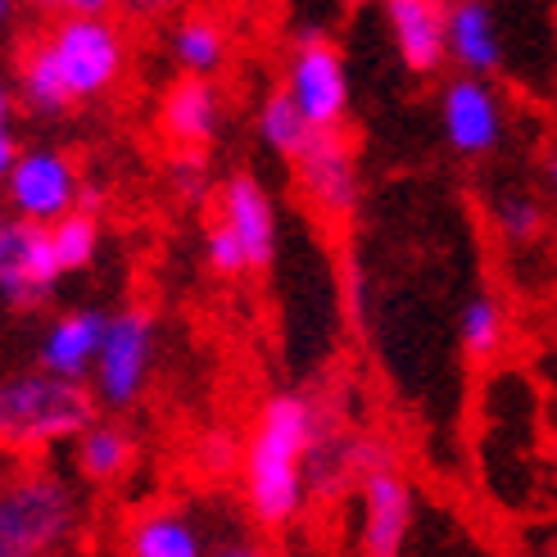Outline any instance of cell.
<instances>
[{
    "instance_id": "7",
    "label": "cell",
    "mask_w": 557,
    "mask_h": 557,
    "mask_svg": "<svg viewBox=\"0 0 557 557\" xmlns=\"http://www.w3.org/2000/svg\"><path fill=\"white\" fill-rule=\"evenodd\" d=\"M0 190H5L10 213L33 218V222H54L82 205V173H77L73 154L54 150V146H33V150L14 154L10 177Z\"/></svg>"
},
{
    "instance_id": "24",
    "label": "cell",
    "mask_w": 557,
    "mask_h": 557,
    "mask_svg": "<svg viewBox=\"0 0 557 557\" xmlns=\"http://www.w3.org/2000/svg\"><path fill=\"white\" fill-rule=\"evenodd\" d=\"M494 222L508 240H535L544 227V209L535 195H504V200L494 205Z\"/></svg>"
},
{
    "instance_id": "19",
    "label": "cell",
    "mask_w": 557,
    "mask_h": 557,
    "mask_svg": "<svg viewBox=\"0 0 557 557\" xmlns=\"http://www.w3.org/2000/svg\"><path fill=\"white\" fill-rule=\"evenodd\" d=\"M18 96H23V104L33 109V114H46V119L64 114V109L73 104V91H69L60 64H54L46 37L23 50V60H18Z\"/></svg>"
},
{
    "instance_id": "12",
    "label": "cell",
    "mask_w": 557,
    "mask_h": 557,
    "mask_svg": "<svg viewBox=\"0 0 557 557\" xmlns=\"http://www.w3.org/2000/svg\"><path fill=\"white\" fill-rule=\"evenodd\" d=\"M218 218L236 232L249 272H268L276 259V205L259 177L236 173L218 190Z\"/></svg>"
},
{
    "instance_id": "23",
    "label": "cell",
    "mask_w": 557,
    "mask_h": 557,
    "mask_svg": "<svg viewBox=\"0 0 557 557\" xmlns=\"http://www.w3.org/2000/svg\"><path fill=\"white\" fill-rule=\"evenodd\" d=\"M50 240H54V255H60L64 276L69 272H87L100 255V218L96 209H69L64 218L50 222Z\"/></svg>"
},
{
    "instance_id": "31",
    "label": "cell",
    "mask_w": 557,
    "mask_h": 557,
    "mask_svg": "<svg viewBox=\"0 0 557 557\" xmlns=\"http://www.w3.org/2000/svg\"><path fill=\"white\" fill-rule=\"evenodd\" d=\"M14 14H18V0H0V33L14 23Z\"/></svg>"
},
{
    "instance_id": "17",
    "label": "cell",
    "mask_w": 557,
    "mask_h": 557,
    "mask_svg": "<svg viewBox=\"0 0 557 557\" xmlns=\"http://www.w3.org/2000/svg\"><path fill=\"white\" fill-rule=\"evenodd\" d=\"M127 548L136 557H205L209 535L190 512H150L132 525Z\"/></svg>"
},
{
    "instance_id": "28",
    "label": "cell",
    "mask_w": 557,
    "mask_h": 557,
    "mask_svg": "<svg viewBox=\"0 0 557 557\" xmlns=\"http://www.w3.org/2000/svg\"><path fill=\"white\" fill-rule=\"evenodd\" d=\"M14 154H18L14 136H10V132H0V186H5V177H10V163H14Z\"/></svg>"
},
{
    "instance_id": "18",
    "label": "cell",
    "mask_w": 557,
    "mask_h": 557,
    "mask_svg": "<svg viewBox=\"0 0 557 557\" xmlns=\"http://www.w3.org/2000/svg\"><path fill=\"white\" fill-rule=\"evenodd\" d=\"M136 458V444L123 426L114 422H87L77 435V471H82V481H91V485H109V481H119L127 476V467Z\"/></svg>"
},
{
    "instance_id": "25",
    "label": "cell",
    "mask_w": 557,
    "mask_h": 557,
    "mask_svg": "<svg viewBox=\"0 0 557 557\" xmlns=\"http://www.w3.org/2000/svg\"><path fill=\"white\" fill-rule=\"evenodd\" d=\"M205 259H209V268H213L218 276H245V272H249L245 249H240L236 232H232L222 218L205 232Z\"/></svg>"
},
{
    "instance_id": "21",
    "label": "cell",
    "mask_w": 557,
    "mask_h": 557,
    "mask_svg": "<svg viewBox=\"0 0 557 557\" xmlns=\"http://www.w3.org/2000/svg\"><path fill=\"white\" fill-rule=\"evenodd\" d=\"M173 60L182 73L213 77L222 64H227V33H222L213 18L190 14L173 27Z\"/></svg>"
},
{
    "instance_id": "8",
    "label": "cell",
    "mask_w": 557,
    "mask_h": 557,
    "mask_svg": "<svg viewBox=\"0 0 557 557\" xmlns=\"http://www.w3.org/2000/svg\"><path fill=\"white\" fill-rule=\"evenodd\" d=\"M286 91L299 100V109L309 114L318 132L345 127L349 119V64L336 41L326 37H304L290 54L286 69Z\"/></svg>"
},
{
    "instance_id": "27",
    "label": "cell",
    "mask_w": 557,
    "mask_h": 557,
    "mask_svg": "<svg viewBox=\"0 0 557 557\" xmlns=\"http://www.w3.org/2000/svg\"><path fill=\"white\" fill-rule=\"evenodd\" d=\"M46 5H54L60 14H104L114 0H46Z\"/></svg>"
},
{
    "instance_id": "22",
    "label": "cell",
    "mask_w": 557,
    "mask_h": 557,
    "mask_svg": "<svg viewBox=\"0 0 557 557\" xmlns=\"http://www.w3.org/2000/svg\"><path fill=\"white\" fill-rule=\"evenodd\" d=\"M504 331H508V318H504V304H498L494 295H471L462 304L458 313V341H462V354L476 358V363H485V358L498 354V345H504Z\"/></svg>"
},
{
    "instance_id": "15",
    "label": "cell",
    "mask_w": 557,
    "mask_h": 557,
    "mask_svg": "<svg viewBox=\"0 0 557 557\" xmlns=\"http://www.w3.org/2000/svg\"><path fill=\"white\" fill-rule=\"evenodd\" d=\"M159 123H163V132H169L182 150H205L218 136V127H222V96H218V87L209 77L186 73L177 87L163 96Z\"/></svg>"
},
{
    "instance_id": "1",
    "label": "cell",
    "mask_w": 557,
    "mask_h": 557,
    "mask_svg": "<svg viewBox=\"0 0 557 557\" xmlns=\"http://www.w3.org/2000/svg\"><path fill=\"white\" fill-rule=\"evenodd\" d=\"M318 444V412L304 395H272L245 449V504L263 531H286L304 508V471Z\"/></svg>"
},
{
    "instance_id": "32",
    "label": "cell",
    "mask_w": 557,
    "mask_h": 557,
    "mask_svg": "<svg viewBox=\"0 0 557 557\" xmlns=\"http://www.w3.org/2000/svg\"><path fill=\"white\" fill-rule=\"evenodd\" d=\"M544 177H548V190H553V200H557V150H553L548 163H544Z\"/></svg>"
},
{
    "instance_id": "30",
    "label": "cell",
    "mask_w": 557,
    "mask_h": 557,
    "mask_svg": "<svg viewBox=\"0 0 557 557\" xmlns=\"http://www.w3.org/2000/svg\"><path fill=\"white\" fill-rule=\"evenodd\" d=\"M10 119H14V100H10V87L0 82V132H10Z\"/></svg>"
},
{
    "instance_id": "26",
    "label": "cell",
    "mask_w": 557,
    "mask_h": 557,
    "mask_svg": "<svg viewBox=\"0 0 557 557\" xmlns=\"http://www.w3.org/2000/svg\"><path fill=\"white\" fill-rule=\"evenodd\" d=\"M169 173H173V186H177V195H186V200H200L205 195V159L200 154H177L173 163H169Z\"/></svg>"
},
{
    "instance_id": "16",
    "label": "cell",
    "mask_w": 557,
    "mask_h": 557,
    "mask_svg": "<svg viewBox=\"0 0 557 557\" xmlns=\"http://www.w3.org/2000/svg\"><path fill=\"white\" fill-rule=\"evenodd\" d=\"M449 60L481 77L504 69V33L490 0H449Z\"/></svg>"
},
{
    "instance_id": "6",
    "label": "cell",
    "mask_w": 557,
    "mask_h": 557,
    "mask_svg": "<svg viewBox=\"0 0 557 557\" xmlns=\"http://www.w3.org/2000/svg\"><path fill=\"white\" fill-rule=\"evenodd\" d=\"M60 276L64 268L54 255L50 222L10 218V209H0V299L10 309H37L60 286Z\"/></svg>"
},
{
    "instance_id": "29",
    "label": "cell",
    "mask_w": 557,
    "mask_h": 557,
    "mask_svg": "<svg viewBox=\"0 0 557 557\" xmlns=\"http://www.w3.org/2000/svg\"><path fill=\"white\" fill-rule=\"evenodd\" d=\"M119 5H123V10H132V14H141V18H146V14H159L163 5H169V0H119Z\"/></svg>"
},
{
    "instance_id": "4",
    "label": "cell",
    "mask_w": 557,
    "mask_h": 557,
    "mask_svg": "<svg viewBox=\"0 0 557 557\" xmlns=\"http://www.w3.org/2000/svg\"><path fill=\"white\" fill-rule=\"evenodd\" d=\"M46 46L69 82L73 104L109 96L127 69V41L104 14H64L50 27Z\"/></svg>"
},
{
    "instance_id": "14",
    "label": "cell",
    "mask_w": 557,
    "mask_h": 557,
    "mask_svg": "<svg viewBox=\"0 0 557 557\" xmlns=\"http://www.w3.org/2000/svg\"><path fill=\"white\" fill-rule=\"evenodd\" d=\"M104 331H109V313L104 309H69V313H60L46 326V336L37 345V368L73 376V381H87L91 368H96V358H100Z\"/></svg>"
},
{
    "instance_id": "2",
    "label": "cell",
    "mask_w": 557,
    "mask_h": 557,
    "mask_svg": "<svg viewBox=\"0 0 557 557\" xmlns=\"http://www.w3.org/2000/svg\"><path fill=\"white\" fill-rule=\"evenodd\" d=\"M96 422V389L60 372H14L0 381V444L18 454H37L50 444L77 440Z\"/></svg>"
},
{
    "instance_id": "20",
    "label": "cell",
    "mask_w": 557,
    "mask_h": 557,
    "mask_svg": "<svg viewBox=\"0 0 557 557\" xmlns=\"http://www.w3.org/2000/svg\"><path fill=\"white\" fill-rule=\"evenodd\" d=\"M259 141L276 154V159H295L304 146H309L313 141V123H309V114H304V109H299V100L282 87V91H272L263 104H259Z\"/></svg>"
},
{
    "instance_id": "10",
    "label": "cell",
    "mask_w": 557,
    "mask_h": 557,
    "mask_svg": "<svg viewBox=\"0 0 557 557\" xmlns=\"http://www.w3.org/2000/svg\"><path fill=\"white\" fill-rule=\"evenodd\" d=\"M295 182L309 195V205L326 218H349L358 209V159L345 127L313 132V141L295 159Z\"/></svg>"
},
{
    "instance_id": "13",
    "label": "cell",
    "mask_w": 557,
    "mask_h": 557,
    "mask_svg": "<svg viewBox=\"0 0 557 557\" xmlns=\"http://www.w3.org/2000/svg\"><path fill=\"white\" fill-rule=\"evenodd\" d=\"M412 490L395 467H376L363 481V535L358 548L372 557H395L408 544L412 531Z\"/></svg>"
},
{
    "instance_id": "3",
    "label": "cell",
    "mask_w": 557,
    "mask_h": 557,
    "mask_svg": "<svg viewBox=\"0 0 557 557\" xmlns=\"http://www.w3.org/2000/svg\"><path fill=\"white\" fill-rule=\"evenodd\" d=\"M77 535V494L64 476L27 467L0 490V557L60 553Z\"/></svg>"
},
{
    "instance_id": "5",
    "label": "cell",
    "mask_w": 557,
    "mask_h": 557,
    "mask_svg": "<svg viewBox=\"0 0 557 557\" xmlns=\"http://www.w3.org/2000/svg\"><path fill=\"white\" fill-rule=\"evenodd\" d=\"M154 368V313L150 309H119L109 313V331L100 358L91 368L96 404L109 412H123L146 395V381Z\"/></svg>"
},
{
    "instance_id": "11",
    "label": "cell",
    "mask_w": 557,
    "mask_h": 557,
    "mask_svg": "<svg viewBox=\"0 0 557 557\" xmlns=\"http://www.w3.org/2000/svg\"><path fill=\"white\" fill-rule=\"evenodd\" d=\"M385 27L408 73L431 77L449 60V5L444 0H385Z\"/></svg>"
},
{
    "instance_id": "34",
    "label": "cell",
    "mask_w": 557,
    "mask_h": 557,
    "mask_svg": "<svg viewBox=\"0 0 557 557\" xmlns=\"http://www.w3.org/2000/svg\"><path fill=\"white\" fill-rule=\"evenodd\" d=\"M33 5H46V0H33Z\"/></svg>"
},
{
    "instance_id": "9",
    "label": "cell",
    "mask_w": 557,
    "mask_h": 557,
    "mask_svg": "<svg viewBox=\"0 0 557 557\" xmlns=\"http://www.w3.org/2000/svg\"><path fill=\"white\" fill-rule=\"evenodd\" d=\"M440 136L462 159H485L504 141V100L494 96L490 77L462 73L440 91Z\"/></svg>"
},
{
    "instance_id": "33",
    "label": "cell",
    "mask_w": 557,
    "mask_h": 557,
    "mask_svg": "<svg viewBox=\"0 0 557 557\" xmlns=\"http://www.w3.org/2000/svg\"><path fill=\"white\" fill-rule=\"evenodd\" d=\"M345 5H363V0H345Z\"/></svg>"
},
{
    "instance_id": "35",
    "label": "cell",
    "mask_w": 557,
    "mask_h": 557,
    "mask_svg": "<svg viewBox=\"0 0 557 557\" xmlns=\"http://www.w3.org/2000/svg\"><path fill=\"white\" fill-rule=\"evenodd\" d=\"M0 490H5V481H0Z\"/></svg>"
}]
</instances>
